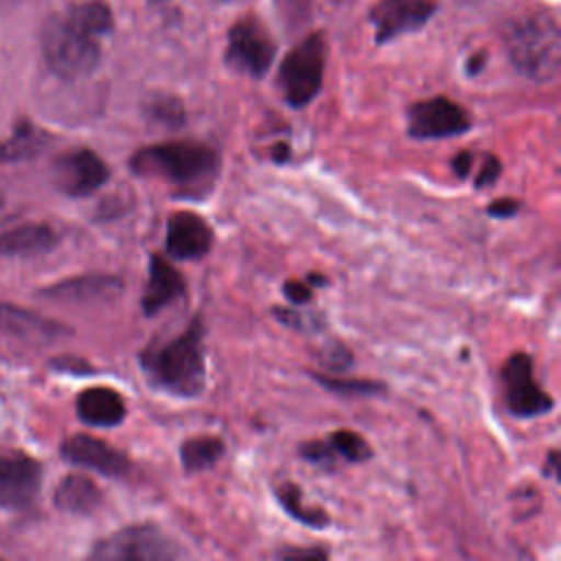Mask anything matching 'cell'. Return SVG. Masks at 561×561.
I'll list each match as a JSON object with an SVG mask.
<instances>
[{
	"label": "cell",
	"mask_w": 561,
	"mask_h": 561,
	"mask_svg": "<svg viewBox=\"0 0 561 561\" xmlns=\"http://www.w3.org/2000/svg\"><path fill=\"white\" fill-rule=\"evenodd\" d=\"M61 456L72 465L94 469L110 478H121L129 471V460L123 451L88 434H75L66 438L61 445Z\"/></svg>",
	"instance_id": "4fadbf2b"
},
{
	"label": "cell",
	"mask_w": 561,
	"mask_h": 561,
	"mask_svg": "<svg viewBox=\"0 0 561 561\" xmlns=\"http://www.w3.org/2000/svg\"><path fill=\"white\" fill-rule=\"evenodd\" d=\"M511 64L533 81H552L561 68V31L546 9H528L502 26Z\"/></svg>",
	"instance_id": "3957f363"
},
{
	"label": "cell",
	"mask_w": 561,
	"mask_h": 561,
	"mask_svg": "<svg viewBox=\"0 0 561 561\" xmlns=\"http://www.w3.org/2000/svg\"><path fill=\"white\" fill-rule=\"evenodd\" d=\"M184 278L182 274L160 254H151L149 259V280L142 294V311L145 316H156L167 305L178 300L184 294Z\"/></svg>",
	"instance_id": "e0dca14e"
},
{
	"label": "cell",
	"mask_w": 561,
	"mask_h": 561,
	"mask_svg": "<svg viewBox=\"0 0 561 561\" xmlns=\"http://www.w3.org/2000/svg\"><path fill=\"white\" fill-rule=\"evenodd\" d=\"M504 401L513 416L535 419L554 408L552 397L539 388L533 375V359L526 353H513L502 366Z\"/></svg>",
	"instance_id": "ba28073f"
},
{
	"label": "cell",
	"mask_w": 561,
	"mask_h": 561,
	"mask_svg": "<svg viewBox=\"0 0 561 561\" xmlns=\"http://www.w3.org/2000/svg\"><path fill=\"white\" fill-rule=\"evenodd\" d=\"M66 15L88 35H92L94 39H101L103 35H107L114 26V18L112 11L105 2L101 0H88V2H79L72 4Z\"/></svg>",
	"instance_id": "7402d4cb"
},
{
	"label": "cell",
	"mask_w": 561,
	"mask_h": 561,
	"mask_svg": "<svg viewBox=\"0 0 561 561\" xmlns=\"http://www.w3.org/2000/svg\"><path fill=\"white\" fill-rule=\"evenodd\" d=\"M0 329L26 342H50L70 333L61 322L9 302H0Z\"/></svg>",
	"instance_id": "2e32d148"
},
{
	"label": "cell",
	"mask_w": 561,
	"mask_h": 561,
	"mask_svg": "<svg viewBox=\"0 0 561 561\" xmlns=\"http://www.w3.org/2000/svg\"><path fill=\"white\" fill-rule=\"evenodd\" d=\"M219 2H226V0H219Z\"/></svg>",
	"instance_id": "d590c367"
},
{
	"label": "cell",
	"mask_w": 561,
	"mask_h": 561,
	"mask_svg": "<svg viewBox=\"0 0 561 561\" xmlns=\"http://www.w3.org/2000/svg\"><path fill=\"white\" fill-rule=\"evenodd\" d=\"M77 414L88 425L112 427L125 419V401L116 390L107 386L85 388L77 397Z\"/></svg>",
	"instance_id": "ac0fdd59"
},
{
	"label": "cell",
	"mask_w": 561,
	"mask_h": 561,
	"mask_svg": "<svg viewBox=\"0 0 561 561\" xmlns=\"http://www.w3.org/2000/svg\"><path fill=\"white\" fill-rule=\"evenodd\" d=\"M451 169L458 178H467L473 169V153L471 151H458L451 160Z\"/></svg>",
	"instance_id": "836d02e7"
},
{
	"label": "cell",
	"mask_w": 561,
	"mask_h": 561,
	"mask_svg": "<svg viewBox=\"0 0 561 561\" xmlns=\"http://www.w3.org/2000/svg\"><path fill=\"white\" fill-rule=\"evenodd\" d=\"M276 500L300 524H307L311 528H324L329 524V515L318 506H307L302 502L300 486H296L291 482H283L276 486Z\"/></svg>",
	"instance_id": "603a6c76"
},
{
	"label": "cell",
	"mask_w": 561,
	"mask_h": 561,
	"mask_svg": "<svg viewBox=\"0 0 561 561\" xmlns=\"http://www.w3.org/2000/svg\"><path fill=\"white\" fill-rule=\"evenodd\" d=\"M434 13V0H379L370 7L368 20L375 28V42L388 44L401 35L421 31Z\"/></svg>",
	"instance_id": "30bf717a"
},
{
	"label": "cell",
	"mask_w": 561,
	"mask_h": 561,
	"mask_svg": "<svg viewBox=\"0 0 561 561\" xmlns=\"http://www.w3.org/2000/svg\"><path fill=\"white\" fill-rule=\"evenodd\" d=\"M519 208H522V202H519V199L502 197V199H495V202L486 208V213H489L491 217H497V219H508V217L517 215Z\"/></svg>",
	"instance_id": "1f68e13d"
},
{
	"label": "cell",
	"mask_w": 561,
	"mask_h": 561,
	"mask_svg": "<svg viewBox=\"0 0 561 561\" xmlns=\"http://www.w3.org/2000/svg\"><path fill=\"white\" fill-rule=\"evenodd\" d=\"M224 440L219 436H191L180 445V460L188 473L213 467L224 456Z\"/></svg>",
	"instance_id": "44dd1931"
},
{
	"label": "cell",
	"mask_w": 561,
	"mask_h": 561,
	"mask_svg": "<svg viewBox=\"0 0 561 561\" xmlns=\"http://www.w3.org/2000/svg\"><path fill=\"white\" fill-rule=\"evenodd\" d=\"M500 173H502V162L495 156H484V162L478 169L473 182L478 188H484V186H491L500 178Z\"/></svg>",
	"instance_id": "f1b7e54d"
},
{
	"label": "cell",
	"mask_w": 561,
	"mask_h": 561,
	"mask_svg": "<svg viewBox=\"0 0 561 561\" xmlns=\"http://www.w3.org/2000/svg\"><path fill=\"white\" fill-rule=\"evenodd\" d=\"M57 232L46 224H20L0 232V256H37L57 245Z\"/></svg>",
	"instance_id": "d6986e66"
},
{
	"label": "cell",
	"mask_w": 561,
	"mask_h": 561,
	"mask_svg": "<svg viewBox=\"0 0 561 561\" xmlns=\"http://www.w3.org/2000/svg\"><path fill=\"white\" fill-rule=\"evenodd\" d=\"M224 57L226 64L237 72L259 79L270 70L276 57V44L265 24H261L254 15H243L228 31Z\"/></svg>",
	"instance_id": "52a82bcc"
},
{
	"label": "cell",
	"mask_w": 561,
	"mask_h": 561,
	"mask_svg": "<svg viewBox=\"0 0 561 561\" xmlns=\"http://www.w3.org/2000/svg\"><path fill=\"white\" fill-rule=\"evenodd\" d=\"M42 469L20 451H0V506L26 508L37 497Z\"/></svg>",
	"instance_id": "8fae6325"
},
{
	"label": "cell",
	"mask_w": 561,
	"mask_h": 561,
	"mask_svg": "<svg viewBox=\"0 0 561 561\" xmlns=\"http://www.w3.org/2000/svg\"><path fill=\"white\" fill-rule=\"evenodd\" d=\"M283 294H285V298H287L291 305H305V302L311 300L313 289H311L309 283H302V280H285Z\"/></svg>",
	"instance_id": "4dcf8cb0"
},
{
	"label": "cell",
	"mask_w": 561,
	"mask_h": 561,
	"mask_svg": "<svg viewBox=\"0 0 561 561\" xmlns=\"http://www.w3.org/2000/svg\"><path fill=\"white\" fill-rule=\"evenodd\" d=\"M280 561H329L327 552L322 548L309 546V548H298V546H285L278 552Z\"/></svg>",
	"instance_id": "83f0119b"
},
{
	"label": "cell",
	"mask_w": 561,
	"mask_h": 561,
	"mask_svg": "<svg viewBox=\"0 0 561 561\" xmlns=\"http://www.w3.org/2000/svg\"><path fill=\"white\" fill-rule=\"evenodd\" d=\"M204 322L195 316L188 327L167 342L149 344L138 362L153 383L175 397H197L206 386V355H204Z\"/></svg>",
	"instance_id": "6da1fadb"
},
{
	"label": "cell",
	"mask_w": 561,
	"mask_h": 561,
	"mask_svg": "<svg viewBox=\"0 0 561 561\" xmlns=\"http://www.w3.org/2000/svg\"><path fill=\"white\" fill-rule=\"evenodd\" d=\"M351 353L344 348V346H340V344H333L324 355H322V362L329 366V368H335V370H342V368H346L348 364H351Z\"/></svg>",
	"instance_id": "d6a6232c"
},
{
	"label": "cell",
	"mask_w": 561,
	"mask_h": 561,
	"mask_svg": "<svg viewBox=\"0 0 561 561\" xmlns=\"http://www.w3.org/2000/svg\"><path fill=\"white\" fill-rule=\"evenodd\" d=\"M44 138H46V136H44L39 129H31V127L18 129L11 140H7V142L0 145V162L20 160V158L33 156V153L42 147Z\"/></svg>",
	"instance_id": "484cf974"
},
{
	"label": "cell",
	"mask_w": 561,
	"mask_h": 561,
	"mask_svg": "<svg viewBox=\"0 0 561 561\" xmlns=\"http://www.w3.org/2000/svg\"><path fill=\"white\" fill-rule=\"evenodd\" d=\"M2 206H4V197L0 195V208H2Z\"/></svg>",
	"instance_id": "e575fe53"
},
{
	"label": "cell",
	"mask_w": 561,
	"mask_h": 561,
	"mask_svg": "<svg viewBox=\"0 0 561 561\" xmlns=\"http://www.w3.org/2000/svg\"><path fill=\"white\" fill-rule=\"evenodd\" d=\"M471 127L469 114L447 96H432L408 110V134L419 140H436L465 134Z\"/></svg>",
	"instance_id": "9c48e42d"
},
{
	"label": "cell",
	"mask_w": 561,
	"mask_h": 561,
	"mask_svg": "<svg viewBox=\"0 0 561 561\" xmlns=\"http://www.w3.org/2000/svg\"><path fill=\"white\" fill-rule=\"evenodd\" d=\"M46 66L61 79L88 77L101 59L99 39L81 31L66 13L50 15L42 26Z\"/></svg>",
	"instance_id": "277c9868"
},
{
	"label": "cell",
	"mask_w": 561,
	"mask_h": 561,
	"mask_svg": "<svg viewBox=\"0 0 561 561\" xmlns=\"http://www.w3.org/2000/svg\"><path fill=\"white\" fill-rule=\"evenodd\" d=\"M324 61L327 44L322 33L307 35L283 57L278 68V88L291 107H302L320 94Z\"/></svg>",
	"instance_id": "5b68a950"
},
{
	"label": "cell",
	"mask_w": 561,
	"mask_h": 561,
	"mask_svg": "<svg viewBox=\"0 0 561 561\" xmlns=\"http://www.w3.org/2000/svg\"><path fill=\"white\" fill-rule=\"evenodd\" d=\"M147 116L164 127H180L184 123V107L171 94H158L147 105Z\"/></svg>",
	"instance_id": "4316f807"
},
{
	"label": "cell",
	"mask_w": 561,
	"mask_h": 561,
	"mask_svg": "<svg viewBox=\"0 0 561 561\" xmlns=\"http://www.w3.org/2000/svg\"><path fill=\"white\" fill-rule=\"evenodd\" d=\"M55 173L61 191L72 197L92 195L110 178L107 164L90 149H75L61 156L55 164Z\"/></svg>",
	"instance_id": "7c38bea8"
},
{
	"label": "cell",
	"mask_w": 561,
	"mask_h": 561,
	"mask_svg": "<svg viewBox=\"0 0 561 561\" xmlns=\"http://www.w3.org/2000/svg\"><path fill=\"white\" fill-rule=\"evenodd\" d=\"M101 502L99 486L85 476H68L55 491V504L66 513L88 515Z\"/></svg>",
	"instance_id": "ffe728a7"
},
{
	"label": "cell",
	"mask_w": 561,
	"mask_h": 561,
	"mask_svg": "<svg viewBox=\"0 0 561 561\" xmlns=\"http://www.w3.org/2000/svg\"><path fill=\"white\" fill-rule=\"evenodd\" d=\"M313 379L322 388H327L335 394H342V397H375L386 390L383 383L370 381V379H342V377H331V375H320V373H313Z\"/></svg>",
	"instance_id": "d4e9b609"
},
{
	"label": "cell",
	"mask_w": 561,
	"mask_h": 561,
	"mask_svg": "<svg viewBox=\"0 0 561 561\" xmlns=\"http://www.w3.org/2000/svg\"><path fill=\"white\" fill-rule=\"evenodd\" d=\"M274 316L285 324V327H291V329H298V331H313L318 324H316V318H305L302 313L294 311V309H274Z\"/></svg>",
	"instance_id": "f546056e"
},
{
	"label": "cell",
	"mask_w": 561,
	"mask_h": 561,
	"mask_svg": "<svg viewBox=\"0 0 561 561\" xmlns=\"http://www.w3.org/2000/svg\"><path fill=\"white\" fill-rule=\"evenodd\" d=\"M123 291V280L112 274H81L59 280L39 291V296L59 302H94L110 300Z\"/></svg>",
	"instance_id": "9a60e30c"
},
{
	"label": "cell",
	"mask_w": 561,
	"mask_h": 561,
	"mask_svg": "<svg viewBox=\"0 0 561 561\" xmlns=\"http://www.w3.org/2000/svg\"><path fill=\"white\" fill-rule=\"evenodd\" d=\"M329 445V449L333 451V456L344 458L348 462H364L370 458L373 449L370 445L353 430H335L327 436L324 440Z\"/></svg>",
	"instance_id": "cb8c5ba5"
},
{
	"label": "cell",
	"mask_w": 561,
	"mask_h": 561,
	"mask_svg": "<svg viewBox=\"0 0 561 561\" xmlns=\"http://www.w3.org/2000/svg\"><path fill=\"white\" fill-rule=\"evenodd\" d=\"M131 171L167 180L182 195L204 197L219 173V153L197 140H167L138 149Z\"/></svg>",
	"instance_id": "7a4b0ae2"
},
{
	"label": "cell",
	"mask_w": 561,
	"mask_h": 561,
	"mask_svg": "<svg viewBox=\"0 0 561 561\" xmlns=\"http://www.w3.org/2000/svg\"><path fill=\"white\" fill-rule=\"evenodd\" d=\"M85 561H175V546L158 526L134 524L99 539Z\"/></svg>",
	"instance_id": "8992f818"
},
{
	"label": "cell",
	"mask_w": 561,
	"mask_h": 561,
	"mask_svg": "<svg viewBox=\"0 0 561 561\" xmlns=\"http://www.w3.org/2000/svg\"><path fill=\"white\" fill-rule=\"evenodd\" d=\"M213 245V230L208 224L191 213V210H178L167 221V252L173 259L191 261L202 259Z\"/></svg>",
	"instance_id": "5bb4252c"
}]
</instances>
